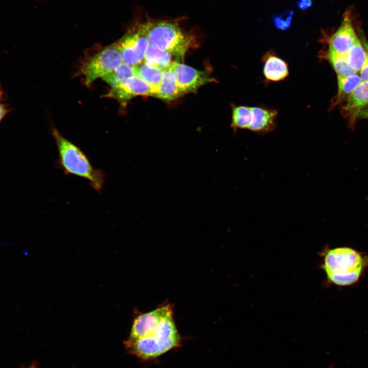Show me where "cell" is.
I'll return each instance as SVG.
<instances>
[{"label": "cell", "instance_id": "83f0119b", "mask_svg": "<svg viewBox=\"0 0 368 368\" xmlns=\"http://www.w3.org/2000/svg\"><path fill=\"white\" fill-rule=\"evenodd\" d=\"M19 368H37L36 364L32 363L29 366H21Z\"/></svg>", "mask_w": 368, "mask_h": 368}, {"label": "cell", "instance_id": "ffe728a7", "mask_svg": "<svg viewBox=\"0 0 368 368\" xmlns=\"http://www.w3.org/2000/svg\"><path fill=\"white\" fill-rule=\"evenodd\" d=\"M348 62L351 67L357 73L363 66L366 54L361 41L358 38L346 54Z\"/></svg>", "mask_w": 368, "mask_h": 368}, {"label": "cell", "instance_id": "8fae6325", "mask_svg": "<svg viewBox=\"0 0 368 368\" xmlns=\"http://www.w3.org/2000/svg\"><path fill=\"white\" fill-rule=\"evenodd\" d=\"M367 107L368 82L362 81L346 98L343 114L354 123L359 113Z\"/></svg>", "mask_w": 368, "mask_h": 368}, {"label": "cell", "instance_id": "d4e9b609", "mask_svg": "<svg viewBox=\"0 0 368 368\" xmlns=\"http://www.w3.org/2000/svg\"><path fill=\"white\" fill-rule=\"evenodd\" d=\"M297 6L302 10H305L311 7L312 5L311 0H299L297 2Z\"/></svg>", "mask_w": 368, "mask_h": 368}, {"label": "cell", "instance_id": "3957f363", "mask_svg": "<svg viewBox=\"0 0 368 368\" xmlns=\"http://www.w3.org/2000/svg\"><path fill=\"white\" fill-rule=\"evenodd\" d=\"M149 43L183 58L193 39L177 25L166 21H151L141 26Z\"/></svg>", "mask_w": 368, "mask_h": 368}, {"label": "cell", "instance_id": "f1b7e54d", "mask_svg": "<svg viewBox=\"0 0 368 368\" xmlns=\"http://www.w3.org/2000/svg\"><path fill=\"white\" fill-rule=\"evenodd\" d=\"M2 91H1V90H0V97H1V95H2Z\"/></svg>", "mask_w": 368, "mask_h": 368}, {"label": "cell", "instance_id": "5b68a950", "mask_svg": "<svg viewBox=\"0 0 368 368\" xmlns=\"http://www.w3.org/2000/svg\"><path fill=\"white\" fill-rule=\"evenodd\" d=\"M362 263L361 256L355 250L347 247L337 248L326 253L323 268L328 277L361 269Z\"/></svg>", "mask_w": 368, "mask_h": 368}, {"label": "cell", "instance_id": "7402d4cb", "mask_svg": "<svg viewBox=\"0 0 368 368\" xmlns=\"http://www.w3.org/2000/svg\"><path fill=\"white\" fill-rule=\"evenodd\" d=\"M361 269L348 273L329 276L328 279L332 283L341 286L351 284L358 280Z\"/></svg>", "mask_w": 368, "mask_h": 368}, {"label": "cell", "instance_id": "ac0fdd59", "mask_svg": "<svg viewBox=\"0 0 368 368\" xmlns=\"http://www.w3.org/2000/svg\"><path fill=\"white\" fill-rule=\"evenodd\" d=\"M135 75H136L135 66L123 62L102 79L111 86V87H114L122 84L128 78Z\"/></svg>", "mask_w": 368, "mask_h": 368}, {"label": "cell", "instance_id": "4fadbf2b", "mask_svg": "<svg viewBox=\"0 0 368 368\" xmlns=\"http://www.w3.org/2000/svg\"><path fill=\"white\" fill-rule=\"evenodd\" d=\"M263 73L266 79L277 82L285 79L288 75L287 63L282 59L272 54L265 57Z\"/></svg>", "mask_w": 368, "mask_h": 368}, {"label": "cell", "instance_id": "7c38bea8", "mask_svg": "<svg viewBox=\"0 0 368 368\" xmlns=\"http://www.w3.org/2000/svg\"><path fill=\"white\" fill-rule=\"evenodd\" d=\"M252 120L248 129L259 133H266L274 129L277 115L275 110L258 107H252Z\"/></svg>", "mask_w": 368, "mask_h": 368}, {"label": "cell", "instance_id": "d6986e66", "mask_svg": "<svg viewBox=\"0 0 368 368\" xmlns=\"http://www.w3.org/2000/svg\"><path fill=\"white\" fill-rule=\"evenodd\" d=\"M327 57L337 76H348L357 73L350 66L346 55L328 49Z\"/></svg>", "mask_w": 368, "mask_h": 368}, {"label": "cell", "instance_id": "2e32d148", "mask_svg": "<svg viewBox=\"0 0 368 368\" xmlns=\"http://www.w3.org/2000/svg\"><path fill=\"white\" fill-rule=\"evenodd\" d=\"M136 75L142 78L150 87L152 96L155 97L160 84L164 71L144 63L135 66Z\"/></svg>", "mask_w": 368, "mask_h": 368}, {"label": "cell", "instance_id": "277c9868", "mask_svg": "<svg viewBox=\"0 0 368 368\" xmlns=\"http://www.w3.org/2000/svg\"><path fill=\"white\" fill-rule=\"evenodd\" d=\"M123 60L116 43L90 57L82 65L85 83L89 86L95 80L108 74L122 63Z\"/></svg>", "mask_w": 368, "mask_h": 368}, {"label": "cell", "instance_id": "484cf974", "mask_svg": "<svg viewBox=\"0 0 368 368\" xmlns=\"http://www.w3.org/2000/svg\"><path fill=\"white\" fill-rule=\"evenodd\" d=\"M8 111V109H6V107L4 104H0V122L6 115Z\"/></svg>", "mask_w": 368, "mask_h": 368}, {"label": "cell", "instance_id": "5bb4252c", "mask_svg": "<svg viewBox=\"0 0 368 368\" xmlns=\"http://www.w3.org/2000/svg\"><path fill=\"white\" fill-rule=\"evenodd\" d=\"M182 95L178 88L176 76L170 66L164 71L162 81L155 97L164 100L171 101Z\"/></svg>", "mask_w": 368, "mask_h": 368}, {"label": "cell", "instance_id": "ba28073f", "mask_svg": "<svg viewBox=\"0 0 368 368\" xmlns=\"http://www.w3.org/2000/svg\"><path fill=\"white\" fill-rule=\"evenodd\" d=\"M358 38L352 23L351 12L347 11L343 14L339 27L330 37L329 49L346 55Z\"/></svg>", "mask_w": 368, "mask_h": 368}, {"label": "cell", "instance_id": "9a60e30c", "mask_svg": "<svg viewBox=\"0 0 368 368\" xmlns=\"http://www.w3.org/2000/svg\"><path fill=\"white\" fill-rule=\"evenodd\" d=\"M172 55L169 52L149 43L145 55L143 63L165 70L172 64Z\"/></svg>", "mask_w": 368, "mask_h": 368}, {"label": "cell", "instance_id": "30bf717a", "mask_svg": "<svg viewBox=\"0 0 368 368\" xmlns=\"http://www.w3.org/2000/svg\"><path fill=\"white\" fill-rule=\"evenodd\" d=\"M172 308L170 304H167L152 311L139 315L134 320L128 339L135 340L146 336Z\"/></svg>", "mask_w": 368, "mask_h": 368}, {"label": "cell", "instance_id": "e0dca14e", "mask_svg": "<svg viewBox=\"0 0 368 368\" xmlns=\"http://www.w3.org/2000/svg\"><path fill=\"white\" fill-rule=\"evenodd\" d=\"M361 81L357 73L348 76H337L338 91L333 104L336 105L346 98Z\"/></svg>", "mask_w": 368, "mask_h": 368}, {"label": "cell", "instance_id": "8992f818", "mask_svg": "<svg viewBox=\"0 0 368 368\" xmlns=\"http://www.w3.org/2000/svg\"><path fill=\"white\" fill-rule=\"evenodd\" d=\"M116 44L120 52L123 62L136 66L144 60L149 42L140 26L136 30L126 34Z\"/></svg>", "mask_w": 368, "mask_h": 368}, {"label": "cell", "instance_id": "4316f807", "mask_svg": "<svg viewBox=\"0 0 368 368\" xmlns=\"http://www.w3.org/2000/svg\"><path fill=\"white\" fill-rule=\"evenodd\" d=\"M358 118L368 120V107L362 111L358 115Z\"/></svg>", "mask_w": 368, "mask_h": 368}, {"label": "cell", "instance_id": "7a4b0ae2", "mask_svg": "<svg viewBox=\"0 0 368 368\" xmlns=\"http://www.w3.org/2000/svg\"><path fill=\"white\" fill-rule=\"evenodd\" d=\"M53 135L58 149V164L65 174L85 178L95 190L101 192L105 182L104 173L94 168L80 148L63 136L57 129H53Z\"/></svg>", "mask_w": 368, "mask_h": 368}, {"label": "cell", "instance_id": "cb8c5ba5", "mask_svg": "<svg viewBox=\"0 0 368 368\" xmlns=\"http://www.w3.org/2000/svg\"><path fill=\"white\" fill-rule=\"evenodd\" d=\"M361 42L366 51V57L363 66L359 71V75L362 81L368 82V42L363 38H362Z\"/></svg>", "mask_w": 368, "mask_h": 368}, {"label": "cell", "instance_id": "52a82bcc", "mask_svg": "<svg viewBox=\"0 0 368 368\" xmlns=\"http://www.w3.org/2000/svg\"><path fill=\"white\" fill-rule=\"evenodd\" d=\"M170 68L176 76L178 88L182 95L194 92L200 86L212 81L208 72L178 62H173Z\"/></svg>", "mask_w": 368, "mask_h": 368}, {"label": "cell", "instance_id": "9c48e42d", "mask_svg": "<svg viewBox=\"0 0 368 368\" xmlns=\"http://www.w3.org/2000/svg\"><path fill=\"white\" fill-rule=\"evenodd\" d=\"M137 96H152V90L142 78L135 75L120 85L111 87L106 97L125 102Z\"/></svg>", "mask_w": 368, "mask_h": 368}, {"label": "cell", "instance_id": "603a6c76", "mask_svg": "<svg viewBox=\"0 0 368 368\" xmlns=\"http://www.w3.org/2000/svg\"><path fill=\"white\" fill-rule=\"evenodd\" d=\"M293 15V12L288 10L275 17L273 19L275 26L281 30L288 29L291 25Z\"/></svg>", "mask_w": 368, "mask_h": 368}, {"label": "cell", "instance_id": "44dd1931", "mask_svg": "<svg viewBox=\"0 0 368 368\" xmlns=\"http://www.w3.org/2000/svg\"><path fill=\"white\" fill-rule=\"evenodd\" d=\"M252 117V107L244 106L235 107L233 110L232 125L234 127L248 129Z\"/></svg>", "mask_w": 368, "mask_h": 368}, {"label": "cell", "instance_id": "6da1fadb", "mask_svg": "<svg viewBox=\"0 0 368 368\" xmlns=\"http://www.w3.org/2000/svg\"><path fill=\"white\" fill-rule=\"evenodd\" d=\"M180 343V336L171 309L148 335L135 340L127 339L125 344L131 354L142 360H149L178 347Z\"/></svg>", "mask_w": 368, "mask_h": 368}]
</instances>
